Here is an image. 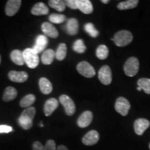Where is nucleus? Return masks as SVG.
Returning <instances> with one entry per match:
<instances>
[{"label": "nucleus", "mask_w": 150, "mask_h": 150, "mask_svg": "<svg viewBox=\"0 0 150 150\" xmlns=\"http://www.w3.org/2000/svg\"><path fill=\"white\" fill-rule=\"evenodd\" d=\"M102 2L104 4H108L109 2V1H108V0H102Z\"/></svg>", "instance_id": "nucleus-38"}, {"label": "nucleus", "mask_w": 150, "mask_h": 150, "mask_svg": "<svg viewBox=\"0 0 150 150\" xmlns=\"http://www.w3.org/2000/svg\"><path fill=\"white\" fill-rule=\"evenodd\" d=\"M73 50L76 53L82 54L84 53L86 50V47L84 44V42L81 39H78L74 42L72 45Z\"/></svg>", "instance_id": "nucleus-30"}, {"label": "nucleus", "mask_w": 150, "mask_h": 150, "mask_svg": "<svg viewBox=\"0 0 150 150\" xmlns=\"http://www.w3.org/2000/svg\"><path fill=\"white\" fill-rule=\"evenodd\" d=\"M65 5L68 6L70 8L72 9H77V4H76V0H67L65 1Z\"/></svg>", "instance_id": "nucleus-34"}, {"label": "nucleus", "mask_w": 150, "mask_h": 150, "mask_svg": "<svg viewBox=\"0 0 150 150\" xmlns=\"http://www.w3.org/2000/svg\"><path fill=\"white\" fill-rule=\"evenodd\" d=\"M76 70L81 75L86 78L93 77L96 74L94 67L86 61L80 62L76 66Z\"/></svg>", "instance_id": "nucleus-6"}, {"label": "nucleus", "mask_w": 150, "mask_h": 150, "mask_svg": "<svg viewBox=\"0 0 150 150\" xmlns=\"http://www.w3.org/2000/svg\"><path fill=\"white\" fill-rule=\"evenodd\" d=\"M137 90H138V91H142V89H141V88H140V87H138V88H137Z\"/></svg>", "instance_id": "nucleus-39"}, {"label": "nucleus", "mask_w": 150, "mask_h": 150, "mask_svg": "<svg viewBox=\"0 0 150 150\" xmlns=\"http://www.w3.org/2000/svg\"><path fill=\"white\" fill-rule=\"evenodd\" d=\"M29 75L24 71L18 72V71H10L8 72V79L11 81L16 83H24L27 81Z\"/></svg>", "instance_id": "nucleus-14"}, {"label": "nucleus", "mask_w": 150, "mask_h": 150, "mask_svg": "<svg viewBox=\"0 0 150 150\" xmlns=\"http://www.w3.org/2000/svg\"><path fill=\"white\" fill-rule=\"evenodd\" d=\"M13 131V128L8 125H0V134L3 133H9Z\"/></svg>", "instance_id": "nucleus-35"}, {"label": "nucleus", "mask_w": 150, "mask_h": 150, "mask_svg": "<svg viewBox=\"0 0 150 150\" xmlns=\"http://www.w3.org/2000/svg\"><path fill=\"white\" fill-rule=\"evenodd\" d=\"M130 108V103L126 98L120 97L117 99L115 104V109L121 115L126 116L128 114Z\"/></svg>", "instance_id": "nucleus-7"}, {"label": "nucleus", "mask_w": 150, "mask_h": 150, "mask_svg": "<svg viewBox=\"0 0 150 150\" xmlns=\"http://www.w3.org/2000/svg\"><path fill=\"white\" fill-rule=\"evenodd\" d=\"M18 95V91L15 88L12 86H8L6 88L4 93L3 95V100L4 102H11L16 99Z\"/></svg>", "instance_id": "nucleus-23"}, {"label": "nucleus", "mask_w": 150, "mask_h": 150, "mask_svg": "<svg viewBox=\"0 0 150 150\" xmlns=\"http://www.w3.org/2000/svg\"><path fill=\"white\" fill-rule=\"evenodd\" d=\"M23 56L24 63L29 68H35L39 64V56L32 48H27L24 50Z\"/></svg>", "instance_id": "nucleus-3"}, {"label": "nucleus", "mask_w": 150, "mask_h": 150, "mask_svg": "<svg viewBox=\"0 0 150 150\" xmlns=\"http://www.w3.org/2000/svg\"><path fill=\"white\" fill-rule=\"evenodd\" d=\"M11 59L15 64L23 65L24 63L23 52L19 50H14L11 53Z\"/></svg>", "instance_id": "nucleus-22"}, {"label": "nucleus", "mask_w": 150, "mask_h": 150, "mask_svg": "<svg viewBox=\"0 0 150 150\" xmlns=\"http://www.w3.org/2000/svg\"><path fill=\"white\" fill-rule=\"evenodd\" d=\"M59 101L55 98H50L46 101L44 105V112L46 116H50L59 106Z\"/></svg>", "instance_id": "nucleus-16"}, {"label": "nucleus", "mask_w": 150, "mask_h": 150, "mask_svg": "<svg viewBox=\"0 0 150 150\" xmlns=\"http://www.w3.org/2000/svg\"><path fill=\"white\" fill-rule=\"evenodd\" d=\"M93 119V112L90 110H86L79 116L77 120V125L80 128H86L88 127Z\"/></svg>", "instance_id": "nucleus-13"}, {"label": "nucleus", "mask_w": 150, "mask_h": 150, "mask_svg": "<svg viewBox=\"0 0 150 150\" xmlns=\"http://www.w3.org/2000/svg\"><path fill=\"white\" fill-rule=\"evenodd\" d=\"M56 150H68V149L65 145H59L56 148Z\"/></svg>", "instance_id": "nucleus-37"}, {"label": "nucleus", "mask_w": 150, "mask_h": 150, "mask_svg": "<svg viewBox=\"0 0 150 150\" xmlns=\"http://www.w3.org/2000/svg\"><path fill=\"white\" fill-rule=\"evenodd\" d=\"M48 44V39L45 35H39L35 38V44L33 47V50L39 54L45 50Z\"/></svg>", "instance_id": "nucleus-12"}, {"label": "nucleus", "mask_w": 150, "mask_h": 150, "mask_svg": "<svg viewBox=\"0 0 150 150\" xmlns=\"http://www.w3.org/2000/svg\"><path fill=\"white\" fill-rule=\"evenodd\" d=\"M137 84L145 93L150 94V79H140L137 82Z\"/></svg>", "instance_id": "nucleus-29"}, {"label": "nucleus", "mask_w": 150, "mask_h": 150, "mask_svg": "<svg viewBox=\"0 0 150 150\" xmlns=\"http://www.w3.org/2000/svg\"><path fill=\"white\" fill-rule=\"evenodd\" d=\"M49 5L52 8L56 9L59 12L64 11L65 7H66L65 1H61V0H50L49 1Z\"/></svg>", "instance_id": "nucleus-27"}, {"label": "nucleus", "mask_w": 150, "mask_h": 150, "mask_svg": "<svg viewBox=\"0 0 150 150\" xmlns=\"http://www.w3.org/2000/svg\"><path fill=\"white\" fill-rule=\"evenodd\" d=\"M99 134L97 131L91 130L88 131L82 138V142L86 146H92L98 142Z\"/></svg>", "instance_id": "nucleus-9"}, {"label": "nucleus", "mask_w": 150, "mask_h": 150, "mask_svg": "<svg viewBox=\"0 0 150 150\" xmlns=\"http://www.w3.org/2000/svg\"><path fill=\"white\" fill-rule=\"evenodd\" d=\"M111 40L117 47H125L132 42L133 35L130 31L122 30L116 33Z\"/></svg>", "instance_id": "nucleus-2"}, {"label": "nucleus", "mask_w": 150, "mask_h": 150, "mask_svg": "<svg viewBox=\"0 0 150 150\" xmlns=\"http://www.w3.org/2000/svg\"><path fill=\"white\" fill-rule=\"evenodd\" d=\"M150 122L145 118H140L135 121L134 127L136 134L138 136H142L143 133L149 128Z\"/></svg>", "instance_id": "nucleus-11"}, {"label": "nucleus", "mask_w": 150, "mask_h": 150, "mask_svg": "<svg viewBox=\"0 0 150 150\" xmlns=\"http://www.w3.org/2000/svg\"><path fill=\"white\" fill-rule=\"evenodd\" d=\"M49 20L52 23L61 24L64 22L66 20V16L63 14L52 13L49 17Z\"/></svg>", "instance_id": "nucleus-31"}, {"label": "nucleus", "mask_w": 150, "mask_h": 150, "mask_svg": "<svg viewBox=\"0 0 150 150\" xmlns=\"http://www.w3.org/2000/svg\"><path fill=\"white\" fill-rule=\"evenodd\" d=\"M49 8L47 6L42 2H38L33 6L31 8V13L33 16H45L49 13Z\"/></svg>", "instance_id": "nucleus-19"}, {"label": "nucleus", "mask_w": 150, "mask_h": 150, "mask_svg": "<svg viewBox=\"0 0 150 150\" xmlns=\"http://www.w3.org/2000/svg\"><path fill=\"white\" fill-rule=\"evenodd\" d=\"M98 78L104 85H109L112 81V72L110 67L104 65L101 67L98 72Z\"/></svg>", "instance_id": "nucleus-8"}, {"label": "nucleus", "mask_w": 150, "mask_h": 150, "mask_svg": "<svg viewBox=\"0 0 150 150\" xmlns=\"http://www.w3.org/2000/svg\"><path fill=\"white\" fill-rule=\"evenodd\" d=\"M36 110L34 107L27 108L23 110L18 118V124L24 130H29L33 126V120L35 117Z\"/></svg>", "instance_id": "nucleus-1"}, {"label": "nucleus", "mask_w": 150, "mask_h": 150, "mask_svg": "<svg viewBox=\"0 0 150 150\" xmlns=\"http://www.w3.org/2000/svg\"><path fill=\"white\" fill-rule=\"evenodd\" d=\"M149 149H150V143H149Z\"/></svg>", "instance_id": "nucleus-41"}, {"label": "nucleus", "mask_w": 150, "mask_h": 150, "mask_svg": "<svg viewBox=\"0 0 150 150\" xmlns=\"http://www.w3.org/2000/svg\"><path fill=\"white\" fill-rule=\"evenodd\" d=\"M39 87L40 91L45 95H49L52 92L53 86L50 81L45 77H42L39 80Z\"/></svg>", "instance_id": "nucleus-20"}, {"label": "nucleus", "mask_w": 150, "mask_h": 150, "mask_svg": "<svg viewBox=\"0 0 150 150\" xmlns=\"http://www.w3.org/2000/svg\"><path fill=\"white\" fill-rule=\"evenodd\" d=\"M45 150H56V142L53 140H49L45 145Z\"/></svg>", "instance_id": "nucleus-33"}, {"label": "nucleus", "mask_w": 150, "mask_h": 150, "mask_svg": "<svg viewBox=\"0 0 150 150\" xmlns=\"http://www.w3.org/2000/svg\"><path fill=\"white\" fill-rule=\"evenodd\" d=\"M1 55H0V64H1Z\"/></svg>", "instance_id": "nucleus-40"}, {"label": "nucleus", "mask_w": 150, "mask_h": 150, "mask_svg": "<svg viewBox=\"0 0 150 150\" xmlns=\"http://www.w3.org/2000/svg\"><path fill=\"white\" fill-rule=\"evenodd\" d=\"M41 29L44 35L52 38H56L59 36V31L53 24L50 22H44L42 24Z\"/></svg>", "instance_id": "nucleus-15"}, {"label": "nucleus", "mask_w": 150, "mask_h": 150, "mask_svg": "<svg viewBox=\"0 0 150 150\" xmlns=\"http://www.w3.org/2000/svg\"><path fill=\"white\" fill-rule=\"evenodd\" d=\"M139 70V61L136 57H130L127 60L124 65V71L128 76H135Z\"/></svg>", "instance_id": "nucleus-4"}, {"label": "nucleus", "mask_w": 150, "mask_h": 150, "mask_svg": "<svg viewBox=\"0 0 150 150\" xmlns=\"http://www.w3.org/2000/svg\"><path fill=\"white\" fill-rule=\"evenodd\" d=\"M22 4L20 0H8L6 6L5 12L8 16H13L20 9Z\"/></svg>", "instance_id": "nucleus-10"}, {"label": "nucleus", "mask_w": 150, "mask_h": 150, "mask_svg": "<svg viewBox=\"0 0 150 150\" xmlns=\"http://www.w3.org/2000/svg\"><path fill=\"white\" fill-rule=\"evenodd\" d=\"M59 102L64 107L65 112L67 115H74L76 111V106L70 97L66 95H62L59 97Z\"/></svg>", "instance_id": "nucleus-5"}, {"label": "nucleus", "mask_w": 150, "mask_h": 150, "mask_svg": "<svg viewBox=\"0 0 150 150\" xmlns=\"http://www.w3.org/2000/svg\"><path fill=\"white\" fill-rule=\"evenodd\" d=\"M77 9L84 14H91L93 11V6L89 0H76Z\"/></svg>", "instance_id": "nucleus-18"}, {"label": "nucleus", "mask_w": 150, "mask_h": 150, "mask_svg": "<svg viewBox=\"0 0 150 150\" xmlns=\"http://www.w3.org/2000/svg\"><path fill=\"white\" fill-rule=\"evenodd\" d=\"M108 49L107 47L104 45H101L98 46L96 50V56L99 59L104 60L108 57Z\"/></svg>", "instance_id": "nucleus-28"}, {"label": "nucleus", "mask_w": 150, "mask_h": 150, "mask_svg": "<svg viewBox=\"0 0 150 150\" xmlns=\"http://www.w3.org/2000/svg\"><path fill=\"white\" fill-rule=\"evenodd\" d=\"M35 101V96L33 94H29V95L24 96L20 101V105L22 108H29L31 107Z\"/></svg>", "instance_id": "nucleus-25"}, {"label": "nucleus", "mask_w": 150, "mask_h": 150, "mask_svg": "<svg viewBox=\"0 0 150 150\" xmlns=\"http://www.w3.org/2000/svg\"><path fill=\"white\" fill-rule=\"evenodd\" d=\"M84 29H85L86 32L91 35L93 38H96L98 36L99 31L95 29V26L92 23H87L84 26Z\"/></svg>", "instance_id": "nucleus-32"}, {"label": "nucleus", "mask_w": 150, "mask_h": 150, "mask_svg": "<svg viewBox=\"0 0 150 150\" xmlns=\"http://www.w3.org/2000/svg\"><path fill=\"white\" fill-rule=\"evenodd\" d=\"M65 31L70 35H76L79 32V22L76 18H70L65 24Z\"/></svg>", "instance_id": "nucleus-17"}, {"label": "nucleus", "mask_w": 150, "mask_h": 150, "mask_svg": "<svg viewBox=\"0 0 150 150\" xmlns=\"http://www.w3.org/2000/svg\"><path fill=\"white\" fill-rule=\"evenodd\" d=\"M139 1L138 0H127L122 1L117 4V8L119 10H128L136 8Z\"/></svg>", "instance_id": "nucleus-24"}, {"label": "nucleus", "mask_w": 150, "mask_h": 150, "mask_svg": "<svg viewBox=\"0 0 150 150\" xmlns=\"http://www.w3.org/2000/svg\"><path fill=\"white\" fill-rule=\"evenodd\" d=\"M56 59L58 61H63L67 56V45L65 43H61L56 51Z\"/></svg>", "instance_id": "nucleus-26"}, {"label": "nucleus", "mask_w": 150, "mask_h": 150, "mask_svg": "<svg viewBox=\"0 0 150 150\" xmlns=\"http://www.w3.org/2000/svg\"><path fill=\"white\" fill-rule=\"evenodd\" d=\"M33 150H45V147L42 145V144L39 141H35L33 142L32 145Z\"/></svg>", "instance_id": "nucleus-36"}, {"label": "nucleus", "mask_w": 150, "mask_h": 150, "mask_svg": "<svg viewBox=\"0 0 150 150\" xmlns=\"http://www.w3.org/2000/svg\"><path fill=\"white\" fill-rule=\"evenodd\" d=\"M55 58V52L52 49H48L42 53V56H41V61L44 65H51Z\"/></svg>", "instance_id": "nucleus-21"}]
</instances>
